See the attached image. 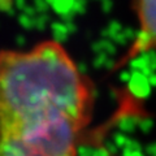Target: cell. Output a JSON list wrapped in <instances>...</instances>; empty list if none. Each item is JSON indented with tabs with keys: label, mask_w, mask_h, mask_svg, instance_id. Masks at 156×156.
I'll use <instances>...</instances> for the list:
<instances>
[{
	"label": "cell",
	"mask_w": 156,
	"mask_h": 156,
	"mask_svg": "<svg viewBox=\"0 0 156 156\" xmlns=\"http://www.w3.org/2000/svg\"><path fill=\"white\" fill-rule=\"evenodd\" d=\"M94 86L60 43L0 51V156H76Z\"/></svg>",
	"instance_id": "1"
},
{
	"label": "cell",
	"mask_w": 156,
	"mask_h": 156,
	"mask_svg": "<svg viewBox=\"0 0 156 156\" xmlns=\"http://www.w3.org/2000/svg\"><path fill=\"white\" fill-rule=\"evenodd\" d=\"M134 11L138 18V34L119 65L156 50V0H134Z\"/></svg>",
	"instance_id": "2"
}]
</instances>
